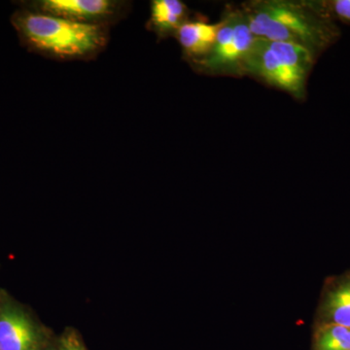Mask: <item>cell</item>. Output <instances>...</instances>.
Instances as JSON below:
<instances>
[{
    "instance_id": "9",
    "label": "cell",
    "mask_w": 350,
    "mask_h": 350,
    "mask_svg": "<svg viewBox=\"0 0 350 350\" xmlns=\"http://www.w3.org/2000/svg\"><path fill=\"white\" fill-rule=\"evenodd\" d=\"M326 308L333 324L350 328V282L329 294Z\"/></svg>"
},
{
    "instance_id": "2",
    "label": "cell",
    "mask_w": 350,
    "mask_h": 350,
    "mask_svg": "<svg viewBox=\"0 0 350 350\" xmlns=\"http://www.w3.org/2000/svg\"><path fill=\"white\" fill-rule=\"evenodd\" d=\"M243 12L256 38L298 44L314 51L323 38L306 4L290 0H261L244 4Z\"/></svg>"
},
{
    "instance_id": "5",
    "label": "cell",
    "mask_w": 350,
    "mask_h": 350,
    "mask_svg": "<svg viewBox=\"0 0 350 350\" xmlns=\"http://www.w3.org/2000/svg\"><path fill=\"white\" fill-rule=\"evenodd\" d=\"M32 10L56 17L109 27L126 12V4L115 0H39L31 4Z\"/></svg>"
},
{
    "instance_id": "3",
    "label": "cell",
    "mask_w": 350,
    "mask_h": 350,
    "mask_svg": "<svg viewBox=\"0 0 350 350\" xmlns=\"http://www.w3.org/2000/svg\"><path fill=\"white\" fill-rule=\"evenodd\" d=\"M313 52L298 44L256 38L241 73L255 75L295 98L305 94Z\"/></svg>"
},
{
    "instance_id": "13",
    "label": "cell",
    "mask_w": 350,
    "mask_h": 350,
    "mask_svg": "<svg viewBox=\"0 0 350 350\" xmlns=\"http://www.w3.org/2000/svg\"><path fill=\"white\" fill-rule=\"evenodd\" d=\"M44 350H59V345H57V342H52L47 349Z\"/></svg>"
},
{
    "instance_id": "1",
    "label": "cell",
    "mask_w": 350,
    "mask_h": 350,
    "mask_svg": "<svg viewBox=\"0 0 350 350\" xmlns=\"http://www.w3.org/2000/svg\"><path fill=\"white\" fill-rule=\"evenodd\" d=\"M13 24L29 49L57 61L94 59L109 39L107 25L82 24L34 10L16 13Z\"/></svg>"
},
{
    "instance_id": "11",
    "label": "cell",
    "mask_w": 350,
    "mask_h": 350,
    "mask_svg": "<svg viewBox=\"0 0 350 350\" xmlns=\"http://www.w3.org/2000/svg\"><path fill=\"white\" fill-rule=\"evenodd\" d=\"M59 350H88L77 332L68 329L57 340Z\"/></svg>"
},
{
    "instance_id": "6",
    "label": "cell",
    "mask_w": 350,
    "mask_h": 350,
    "mask_svg": "<svg viewBox=\"0 0 350 350\" xmlns=\"http://www.w3.org/2000/svg\"><path fill=\"white\" fill-rule=\"evenodd\" d=\"M52 342L45 332L17 308L0 312V350H44Z\"/></svg>"
},
{
    "instance_id": "10",
    "label": "cell",
    "mask_w": 350,
    "mask_h": 350,
    "mask_svg": "<svg viewBox=\"0 0 350 350\" xmlns=\"http://www.w3.org/2000/svg\"><path fill=\"white\" fill-rule=\"evenodd\" d=\"M313 350H350V328L329 324L315 337Z\"/></svg>"
},
{
    "instance_id": "12",
    "label": "cell",
    "mask_w": 350,
    "mask_h": 350,
    "mask_svg": "<svg viewBox=\"0 0 350 350\" xmlns=\"http://www.w3.org/2000/svg\"><path fill=\"white\" fill-rule=\"evenodd\" d=\"M333 8L338 18L350 21V0H336L333 2Z\"/></svg>"
},
{
    "instance_id": "7",
    "label": "cell",
    "mask_w": 350,
    "mask_h": 350,
    "mask_svg": "<svg viewBox=\"0 0 350 350\" xmlns=\"http://www.w3.org/2000/svg\"><path fill=\"white\" fill-rule=\"evenodd\" d=\"M221 22L211 24L204 21H186L175 33L184 54L193 62L202 61L213 50Z\"/></svg>"
},
{
    "instance_id": "8",
    "label": "cell",
    "mask_w": 350,
    "mask_h": 350,
    "mask_svg": "<svg viewBox=\"0 0 350 350\" xmlns=\"http://www.w3.org/2000/svg\"><path fill=\"white\" fill-rule=\"evenodd\" d=\"M187 6L180 0H153L148 27L162 38L175 36L187 21Z\"/></svg>"
},
{
    "instance_id": "4",
    "label": "cell",
    "mask_w": 350,
    "mask_h": 350,
    "mask_svg": "<svg viewBox=\"0 0 350 350\" xmlns=\"http://www.w3.org/2000/svg\"><path fill=\"white\" fill-rule=\"evenodd\" d=\"M255 40L243 11H231L221 21L213 50L196 64L209 73H241Z\"/></svg>"
}]
</instances>
